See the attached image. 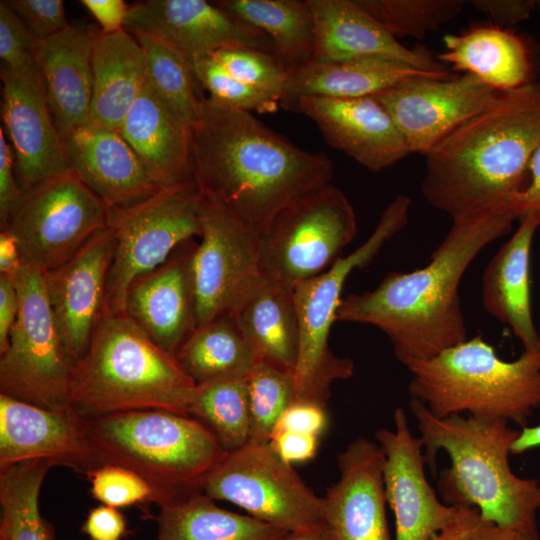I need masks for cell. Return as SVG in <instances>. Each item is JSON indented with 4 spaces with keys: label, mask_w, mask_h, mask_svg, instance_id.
<instances>
[{
    "label": "cell",
    "mask_w": 540,
    "mask_h": 540,
    "mask_svg": "<svg viewBox=\"0 0 540 540\" xmlns=\"http://www.w3.org/2000/svg\"><path fill=\"white\" fill-rule=\"evenodd\" d=\"M409 407L426 464L434 471L439 451L450 458V467L440 471L437 482L445 504L475 507L482 516L505 527L537 525L540 483L518 477L509 464L519 430L505 420L467 415L438 418L415 399H410Z\"/></svg>",
    "instance_id": "277c9868"
},
{
    "label": "cell",
    "mask_w": 540,
    "mask_h": 540,
    "mask_svg": "<svg viewBox=\"0 0 540 540\" xmlns=\"http://www.w3.org/2000/svg\"><path fill=\"white\" fill-rule=\"evenodd\" d=\"M527 176L528 181L516 198L515 211L518 220L530 214L540 224V143L529 161Z\"/></svg>",
    "instance_id": "f5cc1de1"
},
{
    "label": "cell",
    "mask_w": 540,
    "mask_h": 540,
    "mask_svg": "<svg viewBox=\"0 0 540 540\" xmlns=\"http://www.w3.org/2000/svg\"><path fill=\"white\" fill-rule=\"evenodd\" d=\"M15 238L6 230L0 232V274L13 275L22 263Z\"/></svg>",
    "instance_id": "9f6ffc18"
},
{
    "label": "cell",
    "mask_w": 540,
    "mask_h": 540,
    "mask_svg": "<svg viewBox=\"0 0 540 540\" xmlns=\"http://www.w3.org/2000/svg\"><path fill=\"white\" fill-rule=\"evenodd\" d=\"M318 127L326 143L378 172L410 154L387 110L373 97H300L291 107Z\"/></svg>",
    "instance_id": "603a6c76"
},
{
    "label": "cell",
    "mask_w": 540,
    "mask_h": 540,
    "mask_svg": "<svg viewBox=\"0 0 540 540\" xmlns=\"http://www.w3.org/2000/svg\"><path fill=\"white\" fill-rule=\"evenodd\" d=\"M107 211L71 171L22 191L1 229L15 238L23 260L44 273L66 262L106 227Z\"/></svg>",
    "instance_id": "7c38bea8"
},
{
    "label": "cell",
    "mask_w": 540,
    "mask_h": 540,
    "mask_svg": "<svg viewBox=\"0 0 540 540\" xmlns=\"http://www.w3.org/2000/svg\"><path fill=\"white\" fill-rule=\"evenodd\" d=\"M539 227L533 215L520 218L518 228L491 258L482 278L484 309L512 329L524 351L540 350L530 291L531 248Z\"/></svg>",
    "instance_id": "83f0119b"
},
{
    "label": "cell",
    "mask_w": 540,
    "mask_h": 540,
    "mask_svg": "<svg viewBox=\"0 0 540 540\" xmlns=\"http://www.w3.org/2000/svg\"><path fill=\"white\" fill-rule=\"evenodd\" d=\"M476 76L417 78L373 97L387 110L410 153L425 155L498 94Z\"/></svg>",
    "instance_id": "2e32d148"
},
{
    "label": "cell",
    "mask_w": 540,
    "mask_h": 540,
    "mask_svg": "<svg viewBox=\"0 0 540 540\" xmlns=\"http://www.w3.org/2000/svg\"><path fill=\"white\" fill-rule=\"evenodd\" d=\"M232 317L259 362L293 373L300 331L292 286L267 276Z\"/></svg>",
    "instance_id": "4dcf8cb0"
},
{
    "label": "cell",
    "mask_w": 540,
    "mask_h": 540,
    "mask_svg": "<svg viewBox=\"0 0 540 540\" xmlns=\"http://www.w3.org/2000/svg\"><path fill=\"white\" fill-rule=\"evenodd\" d=\"M338 480L325 496L324 523L332 540H393L383 483L384 453L359 437L337 457Z\"/></svg>",
    "instance_id": "44dd1931"
},
{
    "label": "cell",
    "mask_w": 540,
    "mask_h": 540,
    "mask_svg": "<svg viewBox=\"0 0 540 540\" xmlns=\"http://www.w3.org/2000/svg\"><path fill=\"white\" fill-rule=\"evenodd\" d=\"M430 540H540L538 526L505 527L475 507H457L454 519Z\"/></svg>",
    "instance_id": "ee69618b"
},
{
    "label": "cell",
    "mask_w": 540,
    "mask_h": 540,
    "mask_svg": "<svg viewBox=\"0 0 540 540\" xmlns=\"http://www.w3.org/2000/svg\"><path fill=\"white\" fill-rule=\"evenodd\" d=\"M410 206L408 196L397 195L384 209L364 243L324 272L293 286L300 331L298 358L292 373L294 402L326 407L333 383L354 374L353 361L337 356L329 347V334L336 322L341 293L351 272L367 267L383 246L405 227Z\"/></svg>",
    "instance_id": "ba28073f"
},
{
    "label": "cell",
    "mask_w": 540,
    "mask_h": 540,
    "mask_svg": "<svg viewBox=\"0 0 540 540\" xmlns=\"http://www.w3.org/2000/svg\"><path fill=\"white\" fill-rule=\"evenodd\" d=\"M195 384L247 379L259 360L231 316L197 327L176 353Z\"/></svg>",
    "instance_id": "e575fe53"
},
{
    "label": "cell",
    "mask_w": 540,
    "mask_h": 540,
    "mask_svg": "<svg viewBox=\"0 0 540 540\" xmlns=\"http://www.w3.org/2000/svg\"><path fill=\"white\" fill-rule=\"evenodd\" d=\"M282 540H332L324 524L288 532Z\"/></svg>",
    "instance_id": "680465c9"
},
{
    "label": "cell",
    "mask_w": 540,
    "mask_h": 540,
    "mask_svg": "<svg viewBox=\"0 0 540 540\" xmlns=\"http://www.w3.org/2000/svg\"><path fill=\"white\" fill-rule=\"evenodd\" d=\"M196 245L194 238L179 245L163 264L138 276L126 295V316L173 356L197 328L192 269Z\"/></svg>",
    "instance_id": "7402d4cb"
},
{
    "label": "cell",
    "mask_w": 540,
    "mask_h": 540,
    "mask_svg": "<svg viewBox=\"0 0 540 540\" xmlns=\"http://www.w3.org/2000/svg\"><path fill=\"white\" fill-rule=\"evenodd\" d=\"M404 366L411 375V399L438 418L467 415L523 428L540 409V350L506 361L477 335Z\"/></svg>",
    "instance_id": "8992f818"
},
{
    "label": "cell",
    "mask_w": 540,
    "mask_h": 540,
    "mask_svg": "<svg viewBox=\"0 0 540 540\" xmlns=\"http://www.w3.org/2000/svg\"><path fill=\"white\" fill-rule=\"evenodd\" d=\"M124 29L165 41L191 60L226 47L265 51L266 34L205 0H146L129 6Z\"/></svg>",
    "instance_id": "d6986e66"
},
{
    "label": "cell",
    "mask_w": 540,
    "mask_h": 540,
    "mask_svg": "<svg viewBox=\"0 0 540 540\" xmlns=\"http://www.w3.org/2000/svg\"><path fill=\"white\" fill-rule=\"evenodd\" d=\"M177 413L207 426L226 451L249 441L250 416L246 379L195 384L182 394Z\"/></svg>",
    "instance_id": "d590c367"
},
{
    "label": "cell",
    "mask_w": 540,
    "mask_h": 540,
    "mask_svg": "<svg viewBox=\"0 0 540 540\" xmlns=\"http://www.w3.org/2000/svg\"><path fill=\"white\" fill-rule=\"evenodd\" d=\"M515 220L506 211L452 219L424 267L391 272L373 290L342 298L336 321L379 328L403 365L432 358L467 340L460 281L476 256L507 235Z\"/></svg>",
    "instance_id": "7a4b0ae2"
},
{
    "label": "cell",
    "mask_w": 540,
    "mask_h": 540,
    "mask_svg": "<svg viewBox=\"0 0 540 540\" xmlns=\"http://www.w3.org/2000/svg\"><path fill=\"white\" fill-rule=\"evenodd\" d=\"M38 40L4 3L0 2V57L4 67L16 71L37 68Z\"/></svg>",
    "instance_id": "f6af8a7d"
},
{
    "label": "cell",
    "mask_w": 540,
    "mask_h": 540,
    "mask_svg": "<svg viewBox=\"0 0 540 540\" xmlns=\"http://www.w3.org/2000/svg\"><path fill=\"white\" fill-rule=\"evenodd\" d=\"M540 143V82L500 91L425 156L424 198L452 219L506 211L515 201Z\"/></svg>",
    "instance_id": "3957f363"
},
{
    "label": "cell",
    "mask_w": 540,
    "mask_h": 540,
    "mask_svg": "<svg viewBox=\"0 0 540 540\" xmlns=\"http://www.w3.org/2000/svg\"><path fill=\"white\" fill-rule=\"evenodd\" d=\"M203 493L288 532L324 524L323 497L269 443L247 442L226 451L207 477Z\"/></svg>",
    "instance_id": "4fadbf2b"
},
{
    "label": "cell",
    "mask_w": 540,
    "mask_h": 540,
    "mask_svg": "<svg viewBox=\"0 0 540 540\" xmlns=\"http://www.w3.org/2000/svg\"><path fill=\"white\" fill-rule=\"evenodd\" d=\"M1 79L3 125L12 143L15 174L21 190L71 172L38 67L28 71L2 67Z\"/></svg>",
    "instance_id": "ac0fdd59"
},
{
    "label": "cell",
    "mask_w": 540,
    "mask_h": 540,
    "mask_svg": "<svg viewBox=\"0 0 540 540\" xmlns=\"http://www.w3.org/2000/svg\"><path fill=\"white\" fill-rule=\"evenodd\" d=\"M357 232L346 195L324 185L283 209L259 237L265 274L294 286L331 267Z\"/></svg>",
    "instance_id": "8fae6325"
},
{
    "label": "cell",
    "mask_w": 540,
    "mask_h": 540,
    "mask_svg": "<svg viewBox=\"0 0 540 540\" xmlns=\"http://www.w3.org/2000/svg\"><path fill=\"white\" fill-rule=\"evenodd\" d=\"M327 425L326 407L311 402H293L280 416L273 432H297L320 437Z\"/></svg>",
    "instance_id": "7dc6e473"
},
{
    "label": "cell",
    "mask_w": 540,
    "mask_h": 540,
    "mask_svg": "<svg viewBox=\"0 0 540 540\" xmlns=\"http://www.w3.org/2000/svg\"><path fill=\"white\" fill-rule=\"evenodd\" d=\"M440 61L472 74L497 91L531 81L532 60L525 41L499 26H478L444 37Z\"/></svg>",
    "instance_id": "1f68e13d"
},
{
    "label": "cell",
    "mask_w": 540,
    "mask_h": 540,
    "mask_svg": "<svg viewBox=\"0 0 540 540\" xmlns=\"http://www.w3.org/2000/svg\"><path fill=\"white\" fill-rule=\"evenodd\" d=\"M246 383L250 416L248 442L269 443L278 419L294 402L292 374L259 362Z\"/></svg>",
    "instance_id": "ab89813d"
},
{
    "label": "cell",
    "mask_w": 540,
    "mask_h": 540,
    "mask_svg": "<svg viewBox=\"0 0 540 540\" xmlns=\"http://www.w3.org/2000/svg\"><path fill=\"white\" fill-rule=\"evenodd\" d=\"M118 131L161 187L194 177L192 129L145 84Z\"/></svg>",
    "instance_id": "4316f807"
},
{
    "label": "cell",
    "mask_w": 540,
    "mask_h": 540,
    "mask_svg": "<svg viewBox=\"0 0 540 540\" xmlns=\"http://www.w3.org/2000/svg\"><path fill=\"white\" fill-rule=\"evenodd\" d=\"M202 201V190L193 177L134 205L108 207L107 226L116 238L107 279L108 313L126 316L130 284L163 264L179 245L200 237Z\"/></svg>",
    "instance_id": "9c48e42d"
},
{
    "label": "cell",
    "mask_w": 540,
    "mask_h": 540,
    "mask_svg": "<svg viewBox=\"0 0 540 540\" xmlns=\"http://www.w3.org/2000/svg\"><path fill=\"white\" fill-rule=\"evenodd\" d=\"M11 277L19 311L8 347L0 354V394L53 411L71 410L74 363L58 335L43 272L22 260Z\"/></svg>",
    "instance_id": "30bf717a"
},
{
    "label": "cell",
    "mask_w": 540,
    "mask_h": 540,
    "mask_svg": "<svg viewBox=\"0 0 540 540\" xmlns=\"http://www.w3.org/2000/svg\"><path fill=\"white\" fill-rule=\"evenodd\" d=\"M193 385L175 356L127 316L107 312L73 367L69 407L83 417L140 409L176 412Z\"/></svg>",
    "instance_id": "52a82bcc"
},
{
    "label": "cell",
    "mask_w": 540,
    "mask_h": 540,
    "mask_svg": "<svg viewBox=\"0 0 540 540\" xmlns=\"http://www.w3.org/2000/svg\"><path fill=\"white\" fill-rule=\"evenodd\" d=\"M395 37L423 39L463 12V0H355Z\"/></svg>",
    "instance_id": "f35d334b"
},
{
    "label": "cell",
    "mask_w": 540,
    "mask_h": 540,
    "mask_svg": "<svg viewBox=\"0 0 540 540\" xmlns=\"http://www.w3.org/2000/svg\"><path fill=\"white\" fill-rule=\"evenodd\" d=\"M22 190L18 184L13 152L6 141L4 131L0 129V220L5 221L9 212L18 201Z\"/></svg>",
    "instance_id": "f907efd6"
},
{
    "label": "cell",
    "mask_w": 540,
    "mask_h": 540,
    "mask_svg": "<svg viewBox=\"0 0 540 540\" xmlns=\"http://www.w3.org/2000/svg\"><path fill=\"white\" fill-rule=\"evenodd\" d=\"M19 311V297L13 278L0 274V354L8 347Z\"/></svg>",
    "instance_id": "db71d44e"
},
{
    "label": "cell",
    "mask_w": 540,
    "mask_h": 540,
    "mask_svg": "<svg viewBox=\"0 0 540 540\" xmlns=\"http://www.w3.org/2000/svg\"><path fill=\"white\" fill-rule=\"evenodd\" d=\"M269 444L286 463L307 462L313 459L319 448V436L297 432H273Z\"/></svg>",
    "instance_id": "c3c4849f"
},
{
    "label": "cell",
    "mask_w": 540,
    "mask_h": 540,
    "mask_svg": "<svg viewBox=\"0 0 540 540\" xmlns=\"http://www.w3.org/2000/svg\"><path fill=\"white\" fill-rule=\"evenodd\" d=\"M192 269L197 327L233 316L265 280L258 235L203 195Z\"/></svg>",
    "instance_id": "5bb4252c"
},
{
    "label": "cell",
    "mask_w": 540,
    "mask_h": 540,
    "mask_svg": "<svg viewBox=\"0 0 540 540\" xmlns=\"http://www.w3.org/2000/svg\"><path fill=\"white\" fill-rule=\"evenodd\" d=\"M93 39L92 28L69 24L62 32L38 41L35 60L61 138L89 124Z\"/></svg>",
    "instance_id": "484cf974"
},
{
    "label": "cell",
    "mask_w": 540,
    "mask_h": 540,
    "mask_svg": "<svg viewBox=\"0 0 540 540\" xmlns=\"http://www.w3.org/2000/svg\"><path fill=\"white\" fill-rule=\"evenodd\" d=\"M126 528L125 517L118 508L104 504L92 508L82 525V531L91 540H120Z\"/></svg>",
    "instance_id": "681fc988"
},
{
    "label": "cell",
    "mask_w": 540,
    "mask_h": 540,
    "mask_svg": "<svg viewBox=\"0 0 540 540\" xmlns=\"http://www.w3.org/2000/svg\"><path fill=\"white\" fill-rule=\"evenodd\" d=\"M192 163L203 195L258 236L334 174L327 154L303 150L251 112L218 106L208 97L192 128Z\"/></svg>",
    "instance_id": "6da1fadb"
},
{
    "label": "cell",
    "mask_w": 540,
    "mask_h": 540,
    "mask_svg": "<svg viewBox=\"0 0 540 540\" xmlns=\"http://www.w3.org/2000/svg\"><path fill=\"white\" fill-rule=\"evenodd\" d=\"M62 141L73 173L107 207L131 206L161 189L118 130L89 123Z\"/></svg>",
    "instance_id": "cb8c5ba5"
},
{
    "label": "cell",
    "mask_w": 540,
    "mask_h": 540,
    "mask_svg": "<svg viewBox=\"0 0 540 540\" xmlns=\"http://www.w3.org/2000/svg\"><path fill=\"white\" fill-rule=\"evenodd\" d=\"M91 494L100 503L115 508L153 502L151 486L138 474L116 465H104L89 473Z\"/></svg>",
    "instance_id": "7bdbcfd3"
},
{
    "label": "cell",
    "mask_w": 540,
    "mask_h": 540,
    "mask_svg": "<svg viewBox=\"0 0 540 540\" xmlns=\"http://www.w3.org/2000/svg\"><path fill=\"white\" fill-rule=\"evenodd\" d=\"M472 6L490 16L499 26L527 20L535 9V0H472Z\"/></svg>",
    "instance_id": "816d5d0a"
},
{
    "label": "cell",
    "mask_w": 540,
    "mask_h": 540,
    "mask_svg": "<svg viewBox=\"0 0 540 540\" xmlns=\"http://www.w3.org/2000/svg\"><path fill=\"white\" fill-rule=\"evenodd\" d=\"M444 70H422L382 57L311 60L289 74L280 104L290 110L300 97L359 98L417 78H450Z\"/></svg>",
    "instance_id": "f1b7e54d"
},
{
    "label": "cell",
    "mask_w": 540,
    "mask_h": 540,
    "mask_svg": "<svg viewBox=\"0 0 540 540\" xmlns=\"http://www.w3.org/2000/svg\"><path fill=\"white\" fill-rule=\"evenodd\" d=\"M142 46L147 82L168 107L191 129L199 119L204 96L198 92L193 62L175 46L150 35L132 33Z\"/></svg>",
    "instance_id": "74e56055"
},
{
    "label": "cell",
    "mask_w": 540,
    "mask_h": 540,
    "mask_svg": "<svg viewBox=\"0 0 540 540\" xmlns=\"http://www.w3.org/2000/svg\"><path fill=\"white\" fill-rule=\"evenodd\" d=\"M217 4L264 32L272 53L289 74L313 59L314 22L307 0H223Z\"/></svg>",
    "instance_id": "836d02e7"
},
{
    "label": "cell",
    "mask_w": 540,
    "mask_h": 540,
    "mask_svg": "<svg viewBox=\"0 0 540 540\" xmlns=\"http://www.w3.org/2000/svg\"><path fill=\"white\" fill-rule=\"evenodd\" d=\"M31 460H48L86 476L99 468L84 417L0 394V469Z\"/></svg>",
    "instance_id": "ffe728a7"
},
{
    "label": "cell",
    "mask_w": 540,
    "mask_h": 540,
    "mask_svg": "<svg viewBox=\"0 0 540 540\" xmlns=\"http://www.w3.org/2000/svg\"><path fill=\"white\" fill-rule=\"evenodd\" d=\"M192 62L198 83L216 105L251 113H272L278 109L279 102L237 80L211 55Z\"/></svg>",
    "instance_id": "b9f144b4"
},
{
    "label": "cell",
    "mask_w": 540,
    "mask_h": 540,
    "mask_svg": "<svg viewBox=\"0 0 540 540\" xmlns=\"http://www.w3.org/2000/svg\"><path fill=\"white\" fill-rule=\"evenodd\" d=\"M159 508L157 540H282L288 533L220 508L203 492Z\"/></svg>",
    "instance_id": "d6a6232c"
},
{
    "label": "cell",
    "mask_w": 540,
    "mask_h": 540,
    "mask_svg": "<svg viewBox=\"0 0 540 540\" xmlns=\"http://www.w3.org/2000/svg\"><path fill=\"white\" fill-rule=\"evenodd\" d=\"M81 3L97 20L103 33L124 29L129 6L123 0H82Z\"/></svg>",
    "instance_id": "11a10c76"
},
{
    "label": "cell",
    "mask_w": 540,
    "mask_h": 540,
    "mask_svg": "<svg viewBox=\"0 0 540 540\" xmlns=\"http://www.w3.org/2000/svg\"><path fill=\"white\" fill-rule=\"evenodd\" d=\"M537 10L540 12V0H535Z\"/></svg>",
    "instance_id": "91938a15"
},
{
    "label": "cell",
    "mask_w": 540,
    "mask_h": 540,
    "mask_svg": "<svg viewBox=\"0 0 540 540\" xmlns=\"http://www.w3.org/2000/svg\"><path fill=\"white\" fill-rule=\"evenodd\" d=\"M211 56L237 80L280 103L289 73L272 52L235 46L222 48Z\"/></svg>",
    "instance_id": "60d3db41"
},
{
    "label": "cell",
    "mask_w": 540,
    "mask_h": 540,
    "mask_svg": "<svg viewBox=\"0 0 540 540\" xmlns=\"http://www.w3.org/2000/svg\"><path fill=\"white\" fill-rule=\"evenodd\" d=\"M92 73L89 123L118 130L147 83L144 50L125 29L114 33L94 30Z\"/></svg>",
    "instance_id": "f546056e"
},
{
    "label": "cell",
    "mask_w": 540,
    "mask_h": 540,
    "mask_svg": "<svg viewBox=\"0 0 540 540\" xmlns=\"http://www.w3.org/2000/svg\"><path fill=\"white\" fill-rule=\"evenodd\" d=\"M84 421L98 467L116 465L138 474L159 507L203 492L226 453L207 426L176 412L128 410Z\"/></svg>",
    "instance_id": "5b68a950"
},
{
    "label": "cell",
    "mask_w": 540,
    "mask_h": 540,
    "mask_svg": "<svg viewBox=\"0 0 540 540\" xmlns=\"http://www.w3.org/2000/svg\"><path fill=\"white\" fill-rule=\"evenodd\" d=\"M537 448H540V424L520 428L519 434L512 445L511 453L513 455H522Z\"/></svg>",
    "instance_id": "6f0895ef"
},
{
    "label": "cell",
    "mask_w": 540,
    "mask_h": 540,
    "mask_svg": "<svg viewBox=\"0 0 540 540\" xmlns=\"http://www.w3.org/2000/svg\"><path fill=\"white\" fill-rule=\"evenodd\" d=\"M53 466L31 460L0 469V540H54L39 508L40 490Z\"/></svg>",
    "instance_id": "8d00e7d4"
},
{
    "label": "cell",
    "mask_w": 540,
    "mask_h": 540,
    "mask_svg": "<svg viewBox=\"0 0 540 540\" xmlns=\"http://www.w3.org/2000/svg\"><path fill=\"white\" fill-rule=\"evenodd\" d=\"M115 247L114 232L106 226L66 262L43 273L58 335L74 365L85 355L107 313V279Z\"/></svg>",
    "instance_id": "9a60e30c"
},
{
    "label": "cell",
    "mask_w": 540,
    "mask_h": 540,
    "mask_svg": "<svg viewBox=\"0 0 540 540\" xmlns=\"http://www.w3.org/2000/svg\"><path fill=\"white\" fill-rule=\"evenodd\" d=\"M307 3L315 32L312 60L382 57L422 70L443 69L426 49L403 46L355 0H307Z\"/></svg>",
    "instance_id": "d4e9b609"
},
{
    "label": "cell",
    "mask_w": 540,
    "mask_h": 540,
    "mask_svg": "<svg viewBox=\"0 0 540 540\" xmlns=\"http://www.w3.org/2000/svg\"><path fill=\"white\" fill-rule=\"evenodd\" d=\"M394 429L375 431L384 453L386 503L394 515V540H430L455 517L457 507L441 501L425 473L423 444L410 429L406 412L393 413Z\"/></svg>",
    "instance_id": "e0dca14e"
},
{
    "label": "cell",
    "mask_w": 540,
    "mask_h": 540,
    "mask_svg": "<svg viewBox=\"0 0 540 540\" xmlns=\"http://www.w3.org/2000/svg\"><path fill=\"white\" fill-rule=\"evenodd\" d=\"M4 3L38 41L69 26L62 0H4Z\"/></svg>",
    "instance_id": "bcb514c9"
}]
</instances>
